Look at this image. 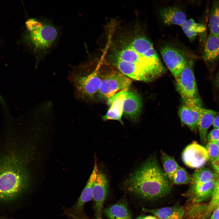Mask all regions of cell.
Wrapping results in <instances>:
<instances>
[{
	"instance_id": "6da1fadb",
	"label": "cell",
	"mask_w": 219,
	"mask_h": 219,
	"mask_svg": "<svg viewBox=\"0 0 219 219\" xmlns=\"http://www.w3.org/2000/svg\"><path fill=\"white\" fill-rule=\"evenodd\" d=\"M158 55L151 42L143 36L129 34L119 38L108 52V61L113 66L134 64L164 72Z\"/></svg>"
},
{
	"instance_id": "7a4b0ae2",
	"label": "cell",
	"mask_w": 219,
	"mask_h": 219,
	"mask_svg": "<svg viewBox=\"0 0 219 219\" xmlns=\"http://www.w3.org/2000/svg\"><path fill=\"white\" fill-rule=\"evenodd\" d=\"M129 191L147 200L164 197L170 191L168 177L155 158L147 161L126 182Z\"/></svg>"
},
{
	"instance_id": "3957f363",
	"label": "cell",
	"mask_w": 219,
	"mask_h": 219,
	"mask_svg": "<svg viewBox=\"0 0 219 219\" xmlns=\"http://www.w3.org/2000/svg\"><path fill=\"white\" fill-rule=\"evenodd\" d=\"M0 156V201L9 202L28 188L30 179L20 155L12 148Z\"/></svg>"
},
{
	"instance_id": "277c9868",
	"label": "cell",
	"mask_w": 219,
	"mask_h": 219,
	"mask_svg": "<svg viewBox=\"0 0 219 219\" xmlns=\"http://www.w3.org/2000/svg\"><path fill=\"white\" fill-rule=\"evenodd\" d=\"M25 39L37 59L36 65L56 42L58 29L46 20L31 18L25 23Z\"/></svg>"
},
{
	"instance_id": "5b68a950",
	"label": "cell",
	"mask_w": 219,
	"mask_h": 219,
	"mask_svg": "<svg viewBox=\"0 0 219 219\" xmlns=\"http://www.w3.org/2000/svg\"><path fill=\"white\" fill-rule=\"evenodd\" d=\"M98 66L91 73L83 75L70 71L68 79L74 87L75 92L82 98L92 99L96 95L102 80Z\"/></svg>"
},
{
	"instance_id": "8992f818",
	"label": "cell",
	"mask_w": 219,
	"mask_h": 219,
	"mask_svg": "<svg viewBox=\"0 0 219 219\" xmlns=\"http://www.w3.org/2000/svg\"><path fill=\"white\" fill-rule=\"evenodd\" d=\"M131 83V78L120 71H111L102 76L96 95L100 99L107 100L119 91L128 90Z\"/></svg>"
},
{
	"instance_id": "52a82bcc",
	"label": "cell",
	"mask_w": 219,
	"mask_h": 219,
	"mask_svg": "<svg viewBox=\"0 0 219 219\" xmlns=\"http://www.w3.org/2000/svg\"><path fill=\"white\" fill-rule=\"evenodd\" d=\"M194 64L193 59L188 60L185 68L175 78L178 91L184 102L199 98L193 72Z\"/></svg>"
},
{
	"instance_id": "ba28073f",
	"label": "cell",
	"mask_w": 219,
	"mask_h": 219,
	"mask_svg": "<svg viewBox=\"0 0 219 219\" xmlns=\"http://www.w3.org/2000/svg\"><path fill=\"white\" fill-rule=\"evenodd\" d=\"M160 53L166 65L176 78L185 68L188 60L182 51L172 46L163 47Z\"/></svg>"
},
{
	"instance_id": "9c48e42d",
	"label": "cell",
	"mask_w": 219,
	"mask_h": 219,
	"mask_svg": "<svg viewBox=\"0 0 219 219\" xmlns=\"http://www.w3.org/2000/svg\"><path fill=\"white\" fill-rule=\"evenodd\" d=\"M179 114L182 124L193 131L198 129L199 121L203 109L199 98L184 102Z\"/></svg>"
},
{
	"instance_id": "30bf717a",
	"label": "cell",
	"mask_w": 219,
	"mask_h": 219,
	"mask_svg": "<svg viewBox=\"0 0 219 219\" xmlns=\"http://www.w3.org/2000/svg\"><path fill=\"white\" fill-rule=\"evenodd\" d=\"M182 158L186 165L197 169L203 167L209 159L205 148L195 142L185 148L182 152Z\"/></svg>"
},
{
	"instance_id": "8fae6325",
	"label": "cell",
	"mask_w": 219,
	"mask_h": 219,
	"mask_svg": "<svg viewBox=\"0 0 219 219\" xmlns=\"http://www.w3.org/2000/svg\"><path fill=\"white\" fill-rule=\"evenodd\" d=\"M108 181L106 176L99 170L92 188V199L95 203L96 219H102V209L107 195Z\"/></svg>"
},
{
	"instance_id": "7c38bea8",
	"label": "cell",
	"mask_w": 219,
	"mask_h": 219,
	"mask_svg": "<svg viewBox=\"0 0 219 219\" xmlns=\"http://www.w3.org/2000/svg\"><path fill=\"white\" fill-rule=\"evenodd\" d=\"M127 90L119 92L107 99L109 109L106 114L102 117L104 121L110 120H116L119 121L122 124H123L122 120L123 103Z\"/></svg>"
},
{
	"instance_id": "4fadbf2b",
	"label": "cell",
	"mask_w": 219,
	"mask_h": 219,
	"mask_svg": "<svg viewBox=\"0 0 219 219\" xmlns=\"http://www.w3.org/2000/svg\"><path fill=\"white\" fill-rule=\"evenodd\" d=\"M95 159L92 172L78 201L72 207L66 212V214L68 215H76L77 214L80 213L82 210L85 204L92 199V187L99 171L96 158Z\"/></svg>"
},
{
	"instance_id": "5bb4252c",
	"label": "cell",
	"mask_w": 219,
	"mask_h": 219,
	"mask_svg": "<svg viewBox=\"0 0 219 219\" xmlns=\"http://www.w3.org/2000/svg\"><path fill=\"white\" fill-rule=\"evenodd\" d=\"M217 180L209 181L200 186L190 188L184 194L187 202L200 203L212 197Z\"/></svg>"
},
{
	"instance_id": "9a60e30c",
	"label": "cell",
	"mask_w": 219,
	"mask_h": 219,
	"mask_svg": "<svg viewBox=\"0 0 219 219\" xmlns=\"http://www.w3.org/2000/svg\"><path fill=\"white\" fill-rule=\"evenodd\" d=\"M142 102L136 92L128 90L123 106V115L133 120H136L141 113Z\"/></svg>"
},
{
	"instance_id": "2e32d148",
	"label": "cell",
	"mask_w": 219,
	"mask_h": 219,
	"mask_svg": "<svg viewBox=\"0 0 219 219\" xmlns=\"http://www.w3.org/2000/svg\"><path fill=\"white\" fill-rule=\"evenodd\" d=\"M160 17L163 22L168 25H181L186 20L185 14L175 6L164 7L159 10Z\"/></svg>"
},
{
	"instance_id": "e0dca14e",
	"label": "cell",
	"mask_w": 219,
	"mask_h": 219,
	"mask_svg": "<svg viewBox=\"0 0 219 219\" xmlns=\"http://www.w3.org/2000/svg\"><path fill=\"white\" fill-rule=\"evenodd\" d=\"M207 64H214L219 60V37L210 34L204 46L203 56Z\"/></svg>"
},
{
	"instance_id": "ac0fdd59",
	"label": "cell",
	"mask_w": 219,
	"mask_h": 219,
	"mask_svg": "<svg viewBox=\"0 0 219 219\" xmlns=\"http://www.w3.org/2000/svg\"><path fill=\"white\" fill-rule=\"evenodd\" d=\"M218 115L217 112L203 108L198 126L200 140L203 145L207 143V132L213 124L214 118Z\"/></svg>"
},
{
	"instance_id": "d6986e66",
	"label": "cell",
	"mask_w": 219,
	"mask_h": 219,
	"mask_svg": "<svg viewBox=\"0 0 219 219\" xmlns=\"http://www.w3.org/2000/svg\"><path fill=\"white\" fill-rule=\"evenodd\" d=\"M219 178V175L214 170L203 167L197 169L191 176L189 188L198 187L209 181L217 180Z\"/></svg>"
},
{
	"instance_id": "ffe728a7",
	"label": "cell",
	"mask_w": 219,
	"mask_h": 219,
	"mask_svg": "<svg viewBox=\"0 0 219 219\" xmlns=\"http://www.w3.org/2000/svg\"><path fill=\"white\" fill-rule=\"evenodd\" d=\"M109 219H132L126 204L118 203L106 208L104 210Z\"/></svg>"
},
{
	"instance_id": "44dd1931",
	"label": "cell",
	"mask_w": 219,
	"mask_h": 219,
	"mask_svg": "<svg viewBox=\"0 0 219 219\" xmlns=\"http://www.w3.org/2000/svg\"><path fill=\"white\" fill-rule=\"evenodd\" d=\"M181 26L190 40H194L198 34L204 32L206 29L204 25L196 23L193 19H186Z\"/></svg>"
},
{
	"instance_id": "7402d4cb",
	"label": "cell",
	"mask_w": 219,
	"mask_h": 219,
	"mask_svg": "<svg viewBox=\"0 0 219 219\" xmlns=\"http://www.w3.org/2000/svg\"><path fill=\"white\" fill-rule=\"evenodd\" d=\"M208 25L210 34L219 37V0L214 1L212 3Z\"/></svg>"
},
{
	"instance_id": "603a6c76",
	"label": "cell",
	"mask_w": 219,
	"mask_h": 219,
	"mask_svg": "<svg viewBox=\"0 0 219 219\" xmlns=\"http://www.w3.org/2000/svg\"><path fill=\"white\" fill-rule=\"evenodd\" d=\"M184 209V207L176 205L159 208L144 209V210L153 214L159 219H166Z\"/></svg>"
},
{
	"instance_id": "cb8c5ba5",
	"label": "cell",
	"mask_w": 219,
	"mask_h": 219,
	"mask_svg": "<svg viewBox=\"0 0 219 219\" xmlns=\"http://www.w3.org/2000/svg\"><path fill=\"white\" fill-rule=\"evenodd\" d=\"M161 159L164 171L170 182L173 174L180 166L173 157L162 151Z\"/></svg>"
},
{
	"instance_id": "d4e9b609",
	"label": "cell",
	"mask_w": 219,
	"mask_h": 219,
	"mask_svg": "<svg viewBox=\"0 0 219 219\" xmlns=\"http://www.w3.org/2000/svg\"><path fill=\"white\" fill-rule=\"evenodd\" d=\"M191 176L183 168L180 167L173 174L170 182L176 185L185 184L190 183Z\"/></svg>"
},
{
	"instance_id": "484cf974",
	"label": "cell",
	"mask_w": 219,
	"mask_h": 219,
	"mask_svg": "<svg viewBox=\"0 0 219 219\" xmlns=\"http://www.w3.org/2000/svg\"><path fill=\"white\" fill-rule=\"evenodd\" d=\"M219 204V178L217 181L215 188L211 197V200L207 207V213L209 215Z\"/></svg>"
},
{
	"instance_id": "4316f807",
	"label": "cell",
	"mask_w": 219,
	"mask_h": 219,
	"mask_svg": "<svg viewBox=\"0 0 219 219\" xmlns=\"http://www.w3.org/2000/svg\"><path fill=\"white\" fill-rule=\"evenodd\" d=\"M205 148L207 152L209 159L211 161L219 158V148L216 142L208 141Z\"/></svg>"
},
{
	"instance_id": "83f0119b",
	"label": "cell",
	"mask_w": 219,
	"mask_h": 219,
	"mask_svg": "<svg viewBox=\"0 0 219 219\" xmlns=\"http://www.w3.org/2000/svg\"><path fill=\"white\" fill-rule=\"evenodd\" d=\"M207 141L217 142L219 140V129L214 128L211 130L207 135Z\"/></svg>"
},
{
	"instance_id": "f1b7e54d",
	"label": "cell",
	"mask_w": 219,
	"mask_h": 219,
	"mask_svg": "<svg viewBox=\"0 0 219 219\" xmlns=\"http://www.w3.org/2000/svg\"><path fill=\"white\" fill-rule=\"evenodd\" d=\"M211 164L214 171L219 175V158L212 161Z\"/></svg>"
},
{
	"instance_id": "f546056e",
	"label": "cell",
	"mask_w": 219,
	"mask_h": 219,
	"mask_svg": "<svg viewBox=\"0 0 219 219\" xmlns=\"http://www.w3.org/2000/svg\"><path fill=\"white\" fill-rule=\"evenodd\" d=\"M184 212V209L166 219H183Z\"/></svg>"
},
{
	"instance_id": "4dcf8cb0",
	"label": "cell",
	"mask_w": 219,
	"mask_h": 219,
	"mask_svg": "<svg viewBox=\"0 0 219 219\" xmlns=\"http://www.w3.org/2000/svg\"><path fill=\"white\" fill-rule=\"evenodd\" d=\"M210 219H219V208L215 210L210 217Z\"/></svg>"
},
{
	"instance_id": "1f68e13d",
	"label": "cell",
	"mask_w": 219,
	"mask_h": 219,
	"mask_svg": "<svg viewBox=\"0 0 219 219\" xmlns=\"http://www.w3.org/2000/svg\"><path fill=\"white\" fill-rule=\"evenodd\" d=\"M212 125L214 128L219 129V116H217L214 118Z\"/></svg>"
},
{
	"instance_id": "d6a6232c",
	"label": "cell",
	"mask_w": 219,
	"mask_h": 219,
	"mask_svg": "<svg viewBox=\"0 0 219 219\" xmlns=\"http://www.w3.org/2000/svg\"><path fill=\"white\" fill-rule=\"evenodd\" d=\"M137 219H159L155 216L148 215L138 217Z\"/></svg>"
},
{
	"instance_id": "836d02e7",
	"label": "cell",
	"mask_w": 219,
	"mask_h": 219,
	"mask_svg": "<svg viewBox=\"0 0 219 219\" xmlns=\"http://www.w3.org/2000/svg\"><path fill=\"white\" fill-rule=\"evenodd\" d=\"M215 83L217 86H219V70L216 75Z\"/></svg>"
},
{
	"instance_id": "e575fe53",
	"label": "cell",
	"mask_w": 219,
	"mask_h": 219,
	"mask_svg": "<svg viewBox=\"0 0 219 219\" xmlns=\"http://www.w3.org/2000/svg\"><path fill=\"white\" fill-rule=\"evenodd\" d=\"M69 216L71 217L74 219H88L86 218L80 217L77 216H75L72 215H70Z\"/></svg>"
},
{
	"instance_id": "d590c367",
	"label": "cell",
	"mask_w": 219,
	"mask_h": 219,
	"mask_svg": "<svg viewBox=\"0 0 219 219\" xmlns=\"http://www.w3.org/2000/svg\"><path fill=\"white\" fill-rule=\"evenodd\" d=\"M216 142L218 146V147L219 148V140L218 141H217Z\"/></svg>"
},
{
	"instance_id": "8d00e7d4",
	"label": "cell",
	"mask_w": 219,
	"mask_h": 219,
	"mask_svg": "<svg viewBox=\"0 0 219 219\" xmlns=\"http://www.w3.org/2000/svg\"><path fill=\"white\" fill-rule=\"evenodd\" d=\"M218 208H219V205H218Z\"/></svg>"
}]
</instances>
